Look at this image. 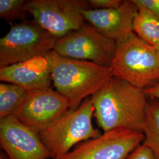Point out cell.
I'll use <instances>...</instances> for the list:
<instances>
[{"label": "cell", "instance_id": "obj_3", "mask_svg": "<svg viewBox=\"0 0 159 159\" xmlns=\"http://www.w3.org/2000/svg\"><path fill=\"white\" fill-rule=\"evenodd\" d=\"M110 69L114 77L146 89L159 84V51L134 33L116 42Z\"/></svg>", "mask_w": 159, "mask_h": 159}, {"label": "cell", "instance_id": "obj_20", "mask_svg": "<svg viewBox=\"0 0 159 159\" xmlns=\"http://www.w3.org/2000/svg\"><path fill=\"white\" fill-rule=\"evenodd\" d=\"M145 93L150 98H156L159 100V84L148 87L144 90Z\"/></svg>", "mask_w": 159, "mask_h": 159}, {"label": "cell", "instance_id": "obj_7", "mask_svg": "<svg viewBox=\"0 0 159 159\" xmlns=\"http://www.w3.org/2000/svg\"><path fill=\"white\" fill-rule=\"evenodd\" d=\"M117 43L88 23L80 29L57 39L54 48L58 55L91 61L110 67Z\"/></svg>", "mask_w": 159, "mask_h": 159}, {"label": "cell", "instance_id": "obj_21", "mask_svg": "<svg viewBox=\"0 0 159 159\" xmlns=\"http://www.w3.org/2000/svg\"><path fill=\"white\" fill-rule=\"evenodd\" d=\"M0 159H10L7 154L4 153H1L0 154Z\"/></svg>", "mask_w": 159, "mask_h": 159}, {"label": "cell", "instance_id": "obj_4", "mask_svg": "<svg viewBox=\"0 0 159 159\" xmlns=\"http://www.w3.org/2000/svg\"><path fill=\"white\" fill-rule=\"evenodd\" d=\"M94 108L91 97L75 109L70 108L56 121L39 133L40 139L53 159L68 153L75 145L100 136V131L92 124Z\"/></svg>", "mask_w": 159, "mask_h": 159}, {"label": "cell", "instance_id": "obj_10", "mask_svg": "<svg viewBox=\"0 0 159 159\" xmlns=\"http://www.w3.org/2000/svg\"><path fill=\"white\" fill-rule=\"evenodd\" d=\"M0 145L10 159L52 158L39 134L14 116L0 119Z\"/></svg>", "mask_w": 159, "mask_h": 159}, {"label": "cell", "instance_id": "obj_1", "mask_svg": "<svg viewBox=\"0 0 159 159\" xmlns=\"http://www.w3.org/2000/svg\"><path fill=\"white\" fill-rule=\"evenodd\" d=\"M147 97L144 89L112 76L91 96L97 125L104 132L125 128L143 133Z\"/></svg>", "mask_w": 159, "mask_h": 159}, {"label": "cell", "instance_id": "obj_17", "mask_svg": "<svg viewBox=\"0 0 159 159\" xmlns=\"http://www.w3.org/2000/svg\"><path fill=\"white\" fill-rule=\"evenodd\" d=\"M123 1L121 0H89L87 1L91 9L104 10L118 7Z\"/></svg>", "mask_w": 159, "mask_h": 159}, {"label": "cell", "instance_id": "obj_2", "mask_svg": "<svg viewBox=\"0 0 159 159\" xmlns=\"http://www.w3.org/2000/svg\"><path fill=\"white\" fill-rule=\"evenodd\" d=\"M47 56L56 91L67 99L71 109L77 108L113 76L110 67L93 62L62 57L54 50Z\"/></svg>", "mask_w": 159, "mask_h": 159}, {"label": "cell", "instance_id": "obj_13", "mask_svg": "<svg viewBox=\"0 0 159 159\" xmlns=\"http://www.w3.org/2000/svg\"><path fill=\"white\" fill-rule=\"evenodd\" d=\"M133 31L150 45H159V19L148 9L137 8L133 22Z\"/></svg>", "mask_w": 159, "mask_h": 159}, {"label": "cell", "instance_id": "obj_22", "mask_svg": "<svg viewBox=\"0 0 159 159\" xmlns=\"http://www.w3.org/2000/svg\"><path fill=\"white\" fill-rule=\"evenodd\" d=\"M156 48H157V50H159V45H158V46H156Z\"/></svg>", "mask_w": 159, "mask_h": 159}, {"label": "cell", "instance_id": "obj_16", "mask_svg": "<svg viewBox=\"0 0 159 159\" xmlns=\"http://www.w3.org/2000/svg\"><path fill=\"white\" fill-rule=\"evenodd\" d=\"M24 0H0V17L7 20L23 17Z\"/></svg>", "mask_w": 159, "mask_h": 159}, {"label": "cell", "instance_id": "obj_8", "mask_svg": "<svg viewBox=\"0 0 159 159\" xmlns=\"http://www.w3.org/2000/svg\"><path fill=\"white\" fill-rule=\"evenodd\" d=\"M144 140L142 132L117 128L80 143L68 153L56 159H126Z\"/></svg>", "mask_w": 159, "mask_h": 159}, {"label": "cell", "instance_id": "obj_15", "mask_svg": "<svg viewBox=\"0 0 159 159\" xmlns=\"http://www.w3.org/2000/svg\"><path fill=\"white\" fill-rule=\"evenodd\" d=\"M27 91L11 83H0V119L13 116L24 100Z\"/></svg>", "mask_w": 159, "mask_h": 159}, {"label": "cell", "instance_id": "obj_18", "mask_svg": "<svg viewBox=\"0 0 159 159\" xmlns=\"http://www.w3.org/2000/svg\"><path fill=\"white\" fill-rule=\"evenodd\" d=\"M126 159H157L153 152L144 145H140Z\"/></svg>", "mask_w": 159, "mask_h": 159}, {"label": "cell", "instance_id": "obj_14", "mask_svg": "<svg viewBox=\"0 0 159 159\" xmlns=\"http://www.w3.org/2000/svg\"><path fill=\"white\" fill-rule=\"evenodd\" d=\"M143 133V145L149 148L159 159V100L150 98L148 100Z\"/></svg>", "mask_w": 159, "mask_h": 159}, {"label": "cell", "instance_id": "obj_9", "mask_svg": "<svg viewBox=\"0 0 159 159\" xmlns=\"http://www.w3.org/2000/svg\"><path fill=\"white\" fill-rule=\"evenodd\" d=\"M70 109L67 99L51 88L27 91L14 114L21 123L37 133L46 130Z\"/></svg>", "mask_w": 159, "mask_h": 159}, {"label": "cell", "instance_id": "obj_11", "mask_svg": "<svg viewBox=\"0 0 159 159\" xmlns=\"http://www.w3.org/2000/svg\"><path fill=\"white\" fill-rule=\"evenodd\" d=\"M137 11L133 0L123 1L116 8L82 11L84 20L105 36L116 41L121 40L134 33L133 22Z\"/></svg>", "mask_w": 159, "mask_h": 159}, {"label": "cell", "instance_id": "obj_6", "mask_svg": "<svg viewBox=\"0 0 159 159\" xmlns=\"http://www.w3.org/2000/svg\"><path fill=\"white\" fill-rule=\"evenodd\" d=\"M89 8L82 0H30L24 6L34 21L57 39L81 28L85 24L82 11Z\"/></svg>", "mask_w": 159, "mask_h": 159}, {"label": "cell", "instance_id": "obj_5", "mask_svg": "<svg viewBox=\"0 0 159 159\" xmlns=\"http://www.w3.org/2000/svg\"><path fill=\"white\" fill-rule=\"evenodd\" d=\"M57 40L35 21L13 25L0 40V68L46 56L54 50Z\"/></svg>", "mask_w": 159, "mask_h": 159}, {"label": "cell", "instance_id": "obj_12", "mask_svg": "<svg viewBox=\"0 0 159 159\" xmlns=\"http://www.w3.org/2000/svg\"><path fill=\"white\" fill-rule=\"evenodd\" d=\"M0 80L18 85L27 91L50 88L52 81L47 56L0 68Z\"/></svg>", "mask_w": 159, "mask_h": 159}, {"label": "cell", "instance_id": "obj_19", "mask_svg": "<svg viewBox=\"0 0 159 159\" xmlns=\"http://www.w3.org/2000/svg\"><path fill=\"white\" fill-rule=\"evenodd\" d=\"M137 8H144L159 19V0H133Z\"/></svg>", "mask_w": 159, "mask_h": 159}]
</instances>
